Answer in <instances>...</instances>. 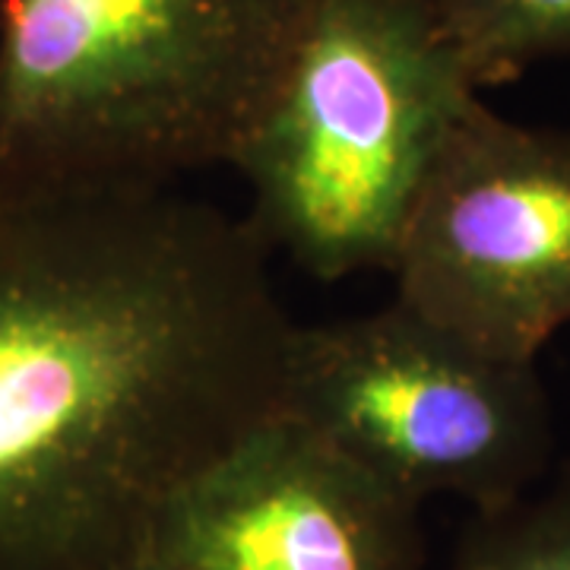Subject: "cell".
<instances>
[{
    "label": "cell",
    "mask_w": 570,
    "mask_h": 570,
    "mask_svg": "<svg viewBox=\"0 0 570 570\" xmlns=\"http://www.w3.org/2000/svg\"><path fill=\"white\" fill-rule=\"evenodd\" d=\"M273 250L178 187L0 190V570L137 558L163 504L283 409Z\"/></svg>",
    "instance_id": "cell-1"
},
{
    "label": "cell",
    "mask_w": 570,
    "mask_h": 570,
    "mask_svg": "<svg viewBox=\"0 0 570 570\" xmlns=\"http://www.w3.org/2000/svg\"><path fill=\"white\" fill-rule=\"evenodd\" d=\"M307 0H0V190L232 165Z\"/></svg>",
    "instance_id": "cell-2"
},
{
    "label": "cell",
    "mask_w": 570,
    "mask_h": 570,
    "mask_svg": "<svg viewBox=\"0 0 570 570\" xmlns=\"http://www.w3.org/2000/svg\"><path fill=\"white\" fill-rule=\"evenodd\" d=\"M482 99L431 0H307L232 159L247 223L317 283L387 273L453 127Z\"/></svg>",
    "instance_id": "cell-3"
},
{
    "label": "cell",
    "mask_w": 570,
    "mask_h": 570,
    "mask_svg": "<svg viewBox=\"0 0 570 570\" xmlns=\"http://www.w3.org/2000/svg\"><path fill=\"white\" fill-rule=\"evenodd\" d=\"M279 412L419 508L444 494L475 513L504 508L535 489L554 448L535 365L494 358L393 298L295 326Z\"/></svg>",
    "instance_id": "cell-4"
},
{
    "label": "cell",
    "mask_w": 570,
    "mask_h": 570,
    "mask_svg": "<svg viewBox=\"0 0 570 570\" xmlns=\"http://www.w3.org/2000/svg\"><path fill=\"white\" fill-rule=\"evenodd\" d=\"M384 276L393 302L535 365L570 324V130L510 121L479 99L428 171Z\"/></svg>",
    "instance_id": "cell-5"
},
{
    "label": "cell",
    "mask_w": 570,
    "mask_h": 570,
    "mask_svg": "<svg viewBox=\"0 0 570 570\" xmlns=\"http://www.w3.org/2000/svg\"><path fill=\"white\" fill-rule=\"evenodd\" d=\"M137 558L156 570H425L422 508L279 412L165 501Z\"/></svg>",
    "instance_id": "cell-6"
},
{
    "label": "cell",
    "mask_w": 570,
    "mask_h": 570,
    "mask_svg": "<svg viewBox=\"0 0 570 570\" xmlns=\"http://www.w3.org/2000/svg\"><path fill=\"white\" fill-rule=\"evenodd\" d=\"M475 89L517 80L532 63L570 58V0H431Z\"/></svg>",
    "instance_id": "cell-7"
},
{
    "label": "cell",
    "mask_w": 570,
    "mask_h": 570,
    "mask_svg": "<svg viewBox=\"0 0 570 570\" xmlns=\"http://www.w3.org/2000/svg\"><path fill=\"white\" fill-rule=\"evenodd\" d=\"M448 570H570V469L549 489L475 513Z\"/></svg>",
    "instance_id": "cell-8"
},
{
    "label": "cell",
    "mask_w": 570,
    "mask_h": 570,
    "mask_svg": "<svg viewBox=\"0 0 570 570\" xmlns=\"http://www.w3.org/2000/svg\"><path fill=\"white\" fill-rule=\"evenodd\" d=\"M105 570H156V568H149V564H146V561H140V558H130V561L111 564V568H105Z\"/></svg>",
    "instance_id": "cell-9"
}]
</instances>
